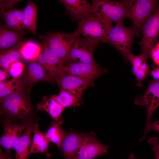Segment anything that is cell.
Returning <instances> with one entry per match:
<instances>
[{
    "label": "cell",
    "instance_id": "cell-1",
    "mask_svg": "<svg viewBox=\"0 0 159 159\" xmlns=\"http://www.w3.org/2000/svg\"><path fill=\"white\" fill-rule=\"evenodd\" d=\"M78 28L73 32L76 37H82L97 46L102 42L113 26L112 23L92 15L79 20Z\"/></svg>",
    "mask_w": 159,
    "mask_h": 159
},
{
    "label": "cell",
    "instance_id": "cell-2",
    "mask_svg": "<svg viewBox=\"0 0 159 159\" xmlns=\"http://www.w3.org/2000/svg\"><path fill=\"white\" fill-rule=\"evenodd\" d=\"M122 1L127 18L131 20L132 28L136 36H138L147 18L159 6V1L157 0H124Z\"/></svg>",
    "mask_w": 159,
    "mask_h": 159
},
{
    "label": "cell",
    "instance_id": "cell-3",
    "mask_svg": "<svg viewBox=\"0 0 159 159\" xmlns=\"http://www.w3.org/2000/svg\"><path fill=\"white\" fill-rule=\"evenodd\" d=\"M91 14L105 21L112 23L123 24L127 18L122 0H92Z\"/></svg>",
    "mask_w": 159,
    "mask_h": 159
},
{
    "label": "cell",
    "instance_id": "cell-4",
    "mask_svg": "<svg viewBox=\"0 0 159 159\" xmlns=\"http://www.w3.org/2000/svg\"><path fill=\"white\" fill-rule=\"evenodd\" d=\"M24 90L12 93L0 101L3 115L13 118L21 119L29 115L32 110L29 99Z\"/></svg>",
    "mask_w": 159,
    "mask_h": 159
},
{
    "label": "cell",
    "instance_id": "cell-5",
    "mask_svg": "<svg viewBox=\"0 0 159 159\" xmlns=\"http://www.w3.org/2000/svg\"><path fill=\"white\" fill-rule=\"evenodd\" d=\"M132 28L125 26L123 24H116L110 30L102 43L109 44L119 51L128 60L134 37Z\"/></svg>",
    "mask_w": 159,
    "mask_h": 159
},
{
    "label": "cell",
    "instance_id": "cell-6",
    "mask_svg": "<svg viewBox=\"0 0 159 159\" xmlns=\"http://www.w3.org/2000/svg\"><path fill=\"white\" fill-rule=\"evenodd\" d=\"M142 38L138 42L140 54L147 58L150 57L152 49L159 36V6L147 18L142 27Z\"/></svg>",
    "mask_w": 159,
    "mask_h": 159
},
{
    "label": "cell",
    "instance_id": "cell-7",
    "mask_svg": "<svg viewBox=\"0 0 159 159\" xmlns=\"http://www.w3.org/2000/svg\"><path fill=\"white\" fill-rule=\"evenodd\" d=\"M76 37L73 33L57 32L43 36V42L65 63Z\"/></svg>",
    "mask_w": 159,
    "mask_h": 159
},
{
    "label": "cell",
    "instance_id": "cell-8",
    "mask_svg": "<svg viewBox=\"0 0 159 159\" xmlns=\"http://www.w3.org/2000/svg\"><path fill=\"white\" fill-rule=\"evenodd\" d=\"M96 46L80 37H76L65 62H78L96 64L93 52Z\"/></svg>",
    "mask_w": 159,
    "mask_h": 159
},
{
    "label": "cell",
    "instance_id": "cell-9",
    "mask_svg": "<svg viewBox=\"0 0 159 159\" xmlns=\"http://www.w3.org/2000/svg\"><path fill=\"white\" fill-rule=\"evenodd\" d=\"M109 146L102 144L94 132L88 133L74 154L73 159H94L108 153Z\"/></svg>",
    "mask_w": 159,
    "mask_h": 159
},
{
    "label": "cell",
    "instance_id": "cell-10",
    "mask_svg": "<svg viewBox=\"0 0 159 159\" xmlns=\"http://www.w3.org/2000/svg\"><path fill=\"white\" fill-rule=\"evenodd\" d=\"M54 80L60 90L66 91L80 99L84 91L91 85L94 80L62 73L56 76Z\"/></svg>",
    "mask_w": 159,
    "mask_h": 159
},
{
    "label": "cell",
    "instance_id": "cell-11",
    "mask_svg": "<svg viewBox=\"0 0 159 159\" xmlns=\"http://www.w3.org/2000/svg\"><path fill=\"white\" fill-rule=\"evenodd\" d=\"M134 103L146 107V126H147L151 122L152 116L159 106V80L150 81L145 93L142 95L137 96Z\"/></svg>",
    "mask_w": 159,
    "mask_h": 159
},
{
    "label": "cell",
    "instance_id": "cell-12",
    "mask_svg": "<svg viewBox=\"0 0 159 159\" xmlns=\"http://www.w3.org/2000/svg\"><path fill=\"white\" fill-rule=\"evenodd\" d=\"M106 69H103L98 64H93L81 62H68L64 66L62 73L80 78L95 79L105 74Z\"/></svg>",
    "mask_w": 159,
    "mask_h": 159
},
{
    "label": "cell",
    "instance_id": "cell-13",
    "mask_svg": "<svg viewBox=\"0 0 159 159\" xmlns=\"http://www.w3.org/2000/svg\"><path fill=\"white\" fill-rule=\"evenodd\" d=\"M30 122L19 125L13 122L10 119L4 120L2 123L4 132L0 139L1 146L7 150L13 148L15 143Z\"/></svg>",
    "mask_w": 159,
    "mask_h": 159
},
{
    "label": "cell",
    "instance_id": "cell-14",
    "mask_svg": "<svg viewBox=\"0 0 159 159\" xmlns=\"http://www.w3.org/2000/svg\"><path fill=\"white\" fill-rule=\"evenodd\" d=\"M88 133L65 132L64 139L59 148L65 159H73V156Z\"/></svg>",
    "mask_w": 159,
    "mask_h": 159
},
{
    "label": "cell",
    "instance_id": "cell-15",
    "mask_svg": "<svg viewBox=\"0 0 159 159\" xmlns=\"http://www.w3.org/2000/svg\"><path fill=\"white\" fill-rule=\"evenodd\" d=\"M67 12L74 20L83 19L91 14V4L87 0H61Z\"/></svg>",
    "mask_w": 159,
    "mask_h": 159
},
{
    "label": "cell",
    "instance_id": "cell-16",
    "mask_svg": "<svg viewBox=\"0 0 159 159\" xmlns=\"http://www.w3.org/2000/svg\"><path fill=\"white\" fill-rule=\"evenodd\" d=\"M24 73L26 83L33 84L42 81L53 82L42 66L36 60L26 62Z\"/></svg>",
    "mask_w": 159,
    "mask_h": 159
},
{
    "label": "cell",
    "instance_id": "cell-17",
    "mask_svg": "<svg viewBox=\"0 0 159 159\" xmlns=\"http://www.w3.org/2000/svg\"><path fill=\"white\" fill-rule=\"evenodd\" d=\"M34 124L30 122L23 134L15 143L13 148L16 153L15 159H27L30 155L28 149L31 143V134Z\"/></svg>",
    "mask_w": 159,
    "mask_h": 159
},
{
    "label": "cell",
    "instance_id": "cell-18",
    "mask_svg": "<svg viewBox=\"0 0 159 159\" xmlns=\"http://www.w3.org/2000/svg\"><path fill=\"white\" fill-rule=\"evenodd\" d=\"M22 34V33L10 29L1 23L0 51L15 47L23 42Z\"/></svg>",
    "mask_w": 159,
    "mask_h": 159
},
{
    "label": "cell",
    "instance_id": "cell-19",
    "mask_svg": "<svg viewBox=\"0 0 159 159\" xmlns=\"http://www.w3.org/2000/svg\"><path fill=\"white\" fill-rule=\"evenodd\" d=\"M23 9L13 8L0 14L7 28L20 33L26 29L23 21Z\"/></svg>",
    "mask_w": 159,
    "mask_h": 159
},
{
    "label": "cell",
    "instance_id": "cell-20",
    "mask_svg": "<svg viewBox=\"0 0 159 159\" xmlns=\"http://www.w3.org/2000/svg\"><path fill=\"white\" fill-rule=\"evenodd\" d=\"M23 9V21L26 29L34 35L37 34L36 21L37 7L36 4L28 1Z\"/></svg>",
    "mask_w": 159,
    "mask_h": 159
},
{
    "label": "cell",
    "instance_id": "cell-21",
    "mask_svg": "<svg viewBox=\"0 0 159 159\" xmlns=\"http://www.w3.org/2000/svg\"><path fill=\"white\" fill-rule=\"evenodd\" d=\"M37 108L38 110L45 111L56 121L61 122L60 118L65 108L50 97H44L42 101L37 104Z\"/></svg>",
    "mask_w": 159,
    "mask_h": 159
},
{
    "label": "cell",
    "instance_id": "cell-22",
    "mask_svg": "<svg viewBox=\"0 0 159 159\" xmlns=\"http://www.w3.org/2000/svg\"><path fill=\"white\" fill-rule=\"evenodd\" d=\"M33 132L34 133L33 139L29 148L30 154L38 153H46L47 151L49 142L45 134L39 130L37 124H34Z\"/></svg>",
    "mask_w": 159,
    "mask_h": 159
},
{
    "label": "cell",
    "instance_id": "cell-23",
    "mask_svg": "<svg viewBox=\"0 0 159 159\" xmlns=\"http://www.w3.org/2000/svg\"><path fill=\"white\" fill-rule=\"evenodd\" d=\"M23 42L15 47L0 51V66L1 69L7 71L13 63L22 59L20 48Z\"/></svg>",
    "mask_w": 159,
    "mask_h": 159
},
{
    "label": "cell",
    "instance_id": "cell-24",
    "mask_svg": "<svg viewBox=\"0 0 159 159\" xmlns=\"http://www.w3.org/2000/svg\"><path fill=\"white\" fill-rule=\"evenodd\" d=\"M42 49L39 44L32 41L23 42L20 48L22 59L26 62L36 60Z\"/></svg>",
    "mask_w": 159,
    "mask_h": 159
},
{
    "label": "cell",
    "instance_id": "cell-25",
    "mask_svg": "<svg viewBox=\"0 0 159 159\" xmlns=\"http://www.w3.org/2000/svg\"><path fill=\"white\" fill-rule=\"evenodd\" d=\"M61 123V122L56 121L48 128L44 134L49 143H54L59 148L64 139L65 133L60 126Z\"/></svg>",
    "mask_w": 159,
    "mask_h": 159
},
{
    "label": "cell",
    "instance_id": "cell-26",
    "mask_svg": "<svg viewBox=\"0 0 159 159\" xmlns=\"http://www.w3.org/2000/svg\"><path fill=\"white\" fill-rule=\"evenodd\" d=\"M42 49V53L47 60L56 72V76L62 74L64 64V62L54 52L46 43L43 42Z\"/></svg>",
    "mask_w": 159,
    "mask_h": 159
},
{
    "label": "cell",
    "instance_id": "cell-27",
    "mask_svg": "<svg viewBox=\"0 0 159 159\" xmlns=\"http://www.w3.org/2000/svg\"><path fill=\"white\" fill-rule=\"evenodd\" d=\"M24 86L19 79H12L0 82V101L7 96L24 90Z\"/></svg>",
    "mask_w": 159,
    "mask_h": 159
},
{
    "label": "cell",
    "instance_id": "cell-28",
    "mask_svg": "<svg viewBox=\"0 0 159 159\" xmlns=\"http://www.w3.org/2000/svg\"><path fill=\"white\" fill-rule=\"evenodd\" d=\"M50 97L65 108L72 105L77 106L79 105L80 100V99L64 90H60L58 95H53Z\"/></svg>",
    "mask_w": 159,
    "mask_h": 159
},
{
    "label": "cell",
    "instance_id": "cell-29",
    "mask_svg": "<svg viewBox=\"0 0 159 159\" xmlns=\"http://www.w3.org/2000/svg\"><path fill=\"white\" fill-rule=\"evenodd\" d=\"M24 69L23 63L20 61H18L10 65L7 72L13 79H19L24 74Z\"/></svg>",
    "mask_w": 159,
    "mask_h": 159
},
{
    "label": "cell",
    "instance_id": "cell-30",
    "mask_svg": "<svg viewBox=\"0 0 159 159\" xmlns=\"http://www.w3.org/2000/svg\"><path fill=\"white\" fill-rule=\"evenodd\" d=\"M36 60L42 66L48 75L54 80L57 74L47 60L43 53L41 52Z\"/></svg>",
    "mask_w": 159,
    "mask_h": 159
},
{
    "label": "cell",
    "instance_id": "cell-31",
    "mask_svg": "<svg viewBox=\"0 0 159 159\" xmlns=\"http://www.w3.org/2000/svg\"><path fill=\"white\" fill-rule=\"evenodd\" d=\"M147 59L145 56L141 54L137 56L131 53L129 57L128 60L131 63L132 66L139 68L142 63L145 61H146Z\"/></svg>",
    "mask_w": 159,
    "mask_h": 159
},
{
    "label": "cell",
    "instance_id": "cell-32",
    "mask_svg": "<svg viewBox=\"0 0 159 159\" xmlns=\"http://www.w3.org/2000/svg\"><path fill=\"white\" fill-rule=\"evenodd\" d=\"M20 1L17 0H0V14L6 11V9H13L14 6Z\"/></svg>",
    "mask_w": 159,
    "mask_h": 159
},
{
    "label": "cell",
    "instance_id": "cell-33",
    "mask_svg": "<svg viewBox=\"0 0 159 159\" xmlns=\"http://www.w3.org/2000/svg\"><path fill=\"white\" fill-rule=\"evenodd\" d=\"M154 130L159 132V120H155L150 122L148 125L145 127V128L143 135L140 139V141L142 142L144 139L145 136L150 131Z\"/></svg>",
    "mask_w": 159,
    "mask_h": 159
},
{
    "label": "cell",
    "instance_id": "cell-34",
    "mask_svg": "<svg viewBox=\"0 0 159 159\" xmlns=\"http://www.w3.org/2000/svg\"><path fill=\"white\" fill-rule=\"evenodd\" d=\"M149 72L140 69L139 68L137 72L134 75L136 77L137 86L142 87V80L146 78Z\"/></svg>",
    "mask_w": 159,
    "mask_h": 159
},
{
    "label": "cell",
    "instance_id": "cell-35",
    "mask_svg": "<svg viewBox=\"0 0 159 159\" xmlns=\"http://www.w3.org/2000/svg\"><path fill=\"white\" fill-rule=\"evenodd\" d=\"M150 57L154 63L159 66V43L155 44L152 49Z\"/></svg>",
    "mask_w": 159,
    "mask_h": 159
},
{
    "label": "cell",
    "instance_id": "cell-36",
    "mask_svg": "<svg viewBox=\"0 0 159 159\" xmlns=\"http://www.w3.org/2000/svg\"><path fill=\"white\" fill-rule=\"evenodd\" d=\"M148 143L152 147V149L156 150L159 152V142L158 138H151L148 141Z\"/></svg>",
    "mask_w": 159,
    "mask_h": 159
},
{
    "label": "cell",
    "instance_id": "cell-37",
    "mask_svg": "<svg viewBox=\"0 0 159 159\" xmlns=\"http://www.w3.org/2000/svg\"><path fill=\"white\" fill-rule=\"evenodd\" d=\"M7 71L0 69V82L4 81L6 79L10 76Z\"/></svg>",
    "mask_w": 159,
    "mask_h": 159
},
{
    "label": "cell",
    "instance_id": "cell-38",
    "mask_svg": "<svg viewBox=\"0 0 159 159\" xmlns=\"http://www.w3.org/2000/svg\"><path fill=\"white\" fill-rule=\"evenodd\" d=\"M150 74L155 80H159V70L157 68L153 69L150 72Z\"/></svg>",
    "mask_w": 159,
    "mask_h": 159
},
{
    "label": "cell",
    "instance_id": "cell-39",
    "mask_svg": "<svg viewBox=\"0 0 159 159\" xmlns=\"http://www.w3.org/2000/svg\"><path fill=\"white\" fill-rule=\"evenodd\" d=\"M139 68L141 70L149 72V67L146 61L143 62Z\"/></svg>",
    "mask_w": 159,
    "mask_h": 159
},
{
    "label": "cell",
    "instance_id": "cell-40",
    "mask_svg": "<svg viewBox=\"0 0 159 159\" xmlns=\"http://www.w3.org/2000/svg\"><path fill=\"white\" fill-rule=\"evenodd\" d=\"M0 159H9L4 154L1 147L0 150Z\"/></svg>",
    "mask_w": 159,
    "mask_h": 159
},
{
    "label": "cell",
    "instance_id": "cell-41",
    "mask_svg": "<svg viewBox=\"0 0 159 159\" xmlns=\"http://www.w3.org/2000/svg\"><path fill=\"white\" fill-rule=\"evenodd\" d=\"M155 154V159H159V152L156 150L153 149Z\"/></svg>",
    "mask_w": 159,
    "mask_h": 159
},
{
    "label": "cell",
    "instance_id": "cell-42",
    "mask_svg": "<svg viewBox=\"0 0 159 159\" xmlns=\"http://www.w3.org/2000/svg\"><path fill=\"white\" fill-rule=\"evenodd\" d=\"M128 159H136L134 154L132 153H131L129 155Z\"/></svg>",
    "mask_w": 159,
    "mask_h": 159
},
{
    "label": "cell",
    "instance_id": "cell-43",
    "mask_svg": "<svg viewBox=\"0 0 159 159\" xmlns=\"http://www.w3.org/2000/svg\"><path fill=\"white\" fill-rule=\"evenodd\" d=\"M159 70V66L157 67Z\"/></svg>",
    "mask_w": 159,
    "mask_h": 159
}]
</instances>
